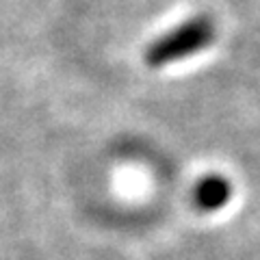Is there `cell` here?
I'll use <instances>...</instances> for the list:
<instances>
[{
	"label": "cell",
	"instance_id": "obj_2",
	"mask_svg": "<svg viewBox=\"0 0 260 260\" xmlns=\"http://www.w3.org/2000/svg\"><path fill=\"white\" fill-rule=\"evenodd\" d=\"M232 198V184L223 176H206L204 180H200V184L195 186L193 202L195 206L204 213H215L223 204H228Z\"/></svg>",
	"mask_w": 260,
	"mask_h": 260
},
{
	"label": "cell",
	"instance_id": "obj_1",
	"mask_svg": "<svg viewBox=\"0 0 260 260\" xmlns=\"http://www.w3.org/2000/svg\"><path fill=\"white\" fill-rule=\"evenodd\" d=\"M217 26L210 15H195V18L182 22L180 26L167 30L162 37L154 39L145 50V63L150 68H162V65L189 59L215 42Z\"/></svg>",
	"mask_w": 260,
	"mask_h": 260
}]
</instances>
